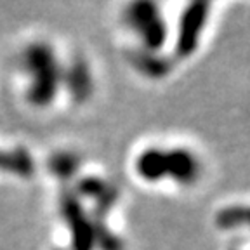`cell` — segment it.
I'll list each match as a JSON object with an SVG mask.
<instances>
[{
    "mask_svg": "<svg viewBox=\"0 0 250 250\" xmlns=\"http://www.w3.org/2000/svg\"><path fill=\"white\" fill-rule=\"evenodd\" d=\"M137 172L149 183L168 177L181 186H193L202 176V164L188 148H151L137 158Z\"/></svg>",
    "mask_w": 250,
    "mask_h": 250,
    "instance_id": "cell-1",
    "label": "cell"
},
{
    "mask_svg": "<svg viewBox=\"0 0 250 250\" xmlns=\"http://www.w3.org/2000/svg\"><path fill=\"white\" fill-rule=\"evenodd\" d=\"M212 5L208 2H191L183 9L177 24V37H176V58L188 59L198 51L200 39L203 35L205 24L208 21Z\"/></svg>",
    "mask_w": 250,
    "mask_h": 250,
    "instance_id": "cell-2",
    "label": "cell"
},
{
    "mask_svg": "<svg viewBox=\"0 0 250 250\" xmlns=\"http://www.w3.org/2000/svg\"><path fill=\"white\" fill-rule=\"evenodd\" d=\"M127 23L141 35L148 51H160L165 45L168 30L158 5L151 2H137L127 11Z\"/></svg>",
    "mask_w": 250,
    "mask_h": 250,
    "instance_id": "cell-3",
    "label": "cell"
},
{
    "mask_svg": "<svg viewBox=\"0 0 250 250\" xmlns=\"http://www.w3.org/2000/svg\"><path fill=\"white\" fill-rule=\"evenodd\" d=\"M134 66L149 78H164L172 71V59L156 54L153 51L132 52L130 56Z\"/></svg>",
    "mask_w": 250,
    "mask_h": 250,
    "instance_id": "cell-4",
    "label": "cell"
},
{
    "mask_svg": "<svg viewBox=\"0 0 250 250\" xmlns=\"http://www.w3.org/2000/svg\"><path fill=\"white\" fill-rule=\"evenodd\" d=\"M215 226L219 229H243L250 228V205H228L223 207L214 217Z\"/></svg>",
    "mask_w": 250,
    "mask_h": 250,
    "instance_id": "cell-5",
    "label": "cell"
}]
</instances>
